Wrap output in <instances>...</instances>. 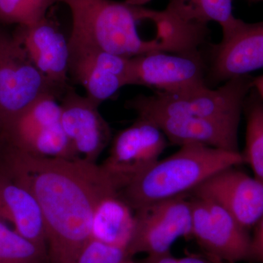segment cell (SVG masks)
I'll return each instance as SVG.
<instances>
[{"mask_svg":"<svg viewBox=\"0 0 263 263\" xmlns=\"http://www.w3.org/2000/svg\"><path fill=\"white\" fill-rule=\"evenodd\" d=\"M2 141L0 170L32 194L46 231L49 263H75L90 240L99 199L119 190L98 163L37 157Z\"/></svg>","mask_w":263,"mask_h":263,"instance_id":"cell-1","label":"cell"},{"mask_svg":"<svg viewBox=\"0 0 263 263\" xmlns=\"http://www.w3.org/2000/svg\"><path fill=\"white\" fill-rule=\"evenodd\" d=\"M245 164L241 152L186 145L159 160L122 192L134 210L161 200L190 195L204 181L228 167Z\"/></svg>","mask_w":263,"mask_h":263,"instance_id":"cell-2","label":"cell"},{"mask_svg":"<svg viewBox=\"0 0 263 263\" xmlns=\"http://www.w3.org/2000/svg\"><path fill=\"white\" fill-rule=\"evenodd\" d=\"M72 15L70 39L131 59L161 52L141 35L138 6L114 0H61Z\"/></svg>","mask_w":263,"mask_h":263,"instance_id":"cell-3","label":"cell"},{"mask_svg":"<svg viewBox=\"0 0 263 263\" xmlns=\"http://www.w3.org/2000/svg\"><path fill=\"white\" fill-rule=\"evenodd\" d=\"M252 89V78L239 76L216 89L205 85L174 92L139 95L125 106L139 118L168 116L205 118L240 123L246 100Z\"/></svg>","mask_w":263,"mask_h":263,"instance_id":"cell-4","label":"cell"},{"mask_svg":"<svg viewBox=\"0 0 263 263\" xmlns=\"http://www.w3.org/2000/svg\"><path fill=\"white\" fill-rule=\"evenodd\" d=\"M61 95L36 68L22 45L0 27V131L45 95Z\"/></svg>","mask_w":263,"mask_h":263,"instance_id":"cell-5","label":"cell"},{"mask_svg":"<svg viewBox=\"0 0 263 263\" xmlns=\"http://www.w3.org/2000/svg\"><path fill=\"white\" fill-rule=\"evenodd\" d=\"M134 231L127 251L157 255L171 252L181 238H192L193 209L190 195L154 202L135 210Z\"/></svg>","mask_w":263,"mask_h":263,"instance_id":"cell-6","label":"cell"},{"mask_svg":"<svg viewBox=\"0 0 263 263\" xmlns=\"http://www.w3.org/2000/svg\"><path fill=\"white\" fill-rule=\"evenodd\" d=\"M193 209L192 238L202 254L216 263L250 262L252 237L219 204L190 195Z\"/></svg>","mask_w":263,"mask_h":263,"instance_id":"cell-7","label":"cell"},{"mask_svg":"<svg viewBox=\"0 0 263 263\" xmlns=\"http://www.w3.org/2000/svg\"><path fill=\"white\" fill-rule=\"evenodd\" d=\"M168 143L155 124L138 117L114 137L108 157L100 165L122 192L160 160Z\"/></svg>","mask_w":263,"mask_h":263,"instance_id":"cell-8","label":"cell"},{"mask_svg":"<svg viewBox=\"0 0 263 263\" xmlns=\"http://www.w3.org/2000/svg\"><path fill=\"white\" fill-rule=\"evenodd\" d=\"M69 77L101 105L130 85V59L68 39Z\"/></svg>","mask_w":263,"mask_h":263,"instance_id":"cell-9","label":"cell"},{"mask_svg":"<svg viewBox=\"0 0 263 263\" xmlns=\"http://www.w3.org/2000/svg\"><path fill=\"white\" fill-rule=\"evenodd\" d=\"M130 85L155 92H174L205 85L206 66L200 52H153L130 59Z\"/></svg>","mask_w":263,"mask_h":263,"instance_id":"cell-10","label":"cell"},{"mask_svg":"<svg viewBox=\"0 0 263 263\" xmlns=\"http://www.w3.org/2000/svg\"><path fill=\"white\" fill-rule=\"evenodd\" d=\"M236 167H228L214 174L190 195L219 204L240 226L249 230L263 216V181Z\"/></svg>","mask_w":263,"mask_h":263,"instance_id":"cell-11","label":"cell"},{"mask_svg":"<svg viewBox=\"0 0 263 263\" xmlns=\"http://www.w3.org/2000/svg\"><path fill=\"white\" fill-rule=\"evenodd\" d=\"M61 124L78 158L97 163L111 141V129L100 104L70 86L60 98Z\"/></svg>","mask_w":263,"mask_h":263,"instance_id":"cell-12","label":"cell"},{"mask_svg":"<svg viewBox=\"0 0 263 263\" xmlns=\"http://www.w3.org/2000/svg\"><path fill=\"white\" fill-rule=\"evenodd\" d=\"M13 34L36 68L62 96L70 87V48L56 22L47 15L37 23L17 27Z\"/></svg>","mask_w":263,"mask_h":263,"instance_id":"cell-13","label":"cell"},{"mask_svg":"<svg viewBox=\"0 0 263 263\" xmlns=\"http://www.w3.org/2000/svg\"><path fill=\"white\" fill-rule=\"evenodd\" d=\"M262 67L263 22L247 23L238 18L215 46L209 76L214 82L224 83Z\"/></svg>","mask_w":263,"mask_h":263,"instance_id":"cell-14","label":"cell"},{"mask_svg":"<svg viewBox=\"0 0 263 263\" xmlns=\"http://www.w3.org/2000/svg\"><path fill=\"white\" fill-rule=\"evenodd\" d=\"M141 119L155 124L171 144L179 147L203 145L226 152H240L238 146L240 123L205 118L168 116H152Z\"/></svg>","mask_w":263,"mask_h":263,"instance_id":"cell-15","label":"cell"},{"mask_svg":"<svg viewBox=\"0 0 263 263\" xmlns=\"http://www.w3.org/2000/svg\"><path fill=\"white\" fill-rule=\"evenodd\" d=\"M0 220L47 252L46 227L37 200L27 188L1 170Z\"/></svg>","mask_w":263,"mask_h":263,"instance_id":"cell-16","label":"cell"},{"mask_svg":"<svg viewBox=\"0 0 263 263\" xmlns=\"http://www.w3.org/2000/svg\"><path fill=\"white\" fill-rule=\"evenodd\" d=\"M136 214L123 196L114 190L99 199L91 216L90 239L127 250L134 231Z\"/></svg>","mask_w":263,"mask_h":263,"instance_id":"cell-17","label":"cell"},{"mask_svg":"<svg viewBox=\"0 0 263 263\" xmlns=\"http://www.w3.org/2000/svg\"><path fill=\"white\" fill-rule=\"evenodd\" d=\"M54 95L38 98L0 131L1 140L21 148L40 132L61 122V105Z\"/></svg>","mask_w":263,"mask_h":263,"instance_id":"cell-18","label":"cell"},{"mask_svg":"<svg viewBox=\"0 0 263 263\" xmlns=\"http://www.w3.org/2000/svg\"><path fill=\"white\" fill-rule=\"evenodd\" d=\"M233 0H170L167 9L190 23L220 25L222 34L228 32L238 18L233 14Z\"/></svg>","mask_w":263,"mask_h":263,"instance_id":"cell-19","label":"cell"},{"mask_svg":"<svg viewBox=\"0 0 263 263\" xmlns=\"http://www.w3.org/2000/svg\"><path fill=\"white\" fill-rule=\"evenodd\" d=\"M249 95L243 110L247 114L245 164H249L254 176L263 181V100L254 91Z\"/></svg>","mask_w":263,"mask_h":263,"instance_id":"cell-20","label":"cell"},{"mask_svg":"<svg viewBox=\"0 0 263 263\" xmlns=\"http://www.w3.org/2000/svg\"><path fill=\"white\" fill-rule=\"evenodd\" d=\"M47 252L0 220V263H43Z\"/></svg>","mask_w":263,"mask_h":263,"instance_id":"cell-21","label":"cell"},{"mask_svg":"<svg viewBox=\"0 0 263 263\" xmlns=\"http://www.w3.org/2000/svg\"><path fill=\"white\" fill-rule=\"evenodd\" d=\"M61 0H0V24L29 26L46 18Z\"/></svg>","mask_w":263,"mask_h":263,"instance_id":"cell-22","label":"cell"},{"mask_svg":"<svg viewBox=\"0 0 263 263\" xmlns=\"http://www.w3.org/2000/svg\"><path fill=\"white\" fill-rule=\"evenodd\" d=\"M75 263H140L126 249L90 239L81 249Z\"/></svg>","mask_w":263,"mask_h":263,"instance_id":"cell-23","label":"cell"},{"mask_svg":"<svg viewBox=\"0 0 263 263\" xmlns=\"http://www.w3.org/2000/svg\"><path fill=\"white\" fill-rule=\"evenodd\" d=\"M140 263H216L205 254H188L184 257H176L168 253L147 255Z\"/></svg>","mask_w":263,"mask_h":263,"instance_id":"cell-24","label":"cell"},{"mask_svg":"<svg viewBox=\"0 0 263 263\" xmlns=\"http://www.w3.org/2000/svg\"><path fill=\"white\" fill-rule=\"evenodd\" d=\"M254 229L251 243L250 262L263 263V216Z\"/></svg>","mask_w":263,"mask_h":263,"instance_id":"cell-25","label":"cell"},{"mask_svg":"<svg viewBox=\"0 0 263 263\" xmlns=\"http://www.w3.org/2000/svg\"><path fill=\"white\" fill-rule=\"evenodd\" d=\"M252 89L263 100V75L252 78Z\"/></svg>","mask_w":263,"mask_h":263,"instance_id":"cell-26","label":"cell"},{"mask_svg":"<svg viewBox=\"0 0 263 263\" xmlns=\"http://www.w3.org/2000/svg\"><path fill=\"white\" fill-rule=\"evenodd\" d=\"M152 0H125V3L133 6H143Z\"/></svg>","mask_w":263,"mask_h":263,"instance_id":"cell-27","label":"cell"},{"mask_svg":"<svg viewBox=\"0 0 263 263\" xmlns=\"http://www.w3.org/2000/svg\"><path fill=\"white\" fill-rule=\"evenodd\" d=\"M254 1H263V0H254Z\"/></svg>","mask_w":263,"mask_h":263,"instance_id":"cell-28","label":"cell"},{"mask_svg":"<svg viewBox=\"0 0 263 263\" xmlns=\"http://www.w3.org/2000/svg\"><path fill=\"white\" fill-rule=\"evenodd\" d=\"M43 263H48V262H46H46H43ZM48 263H49V262H48Z\"/></svg>","mask_w":263,"mask_h":263,"instance_id":"cell-29","label":"cell"}]
</instances>
